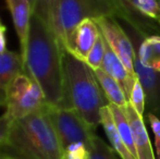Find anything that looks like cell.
Segmentation results:
<instances>
[{
	"instance_id": "1",
	"label": "cell",
	"mask_w": 160,
	"mask_h": 159,
	"mask_svg": "<svg viewBox=\"0 0 160 159\" xmlns=\"http://www.w3.org/2000/svg\"><path fill=\"white\" fill-rule=\"evenodd\" d=\"M64 46L55 31L33 14L23 53L25 70L42 89L50 107L64 105Z\"/></svg>"
},
{
	"instance_id": "2",
	"label": "cell",
	"mask_w": 160,
	"mask_h": 159,
	"mask_svg": "<svg viewBox=\"0 0 160 159\" xmlns=\"http://www.w3.org/2000/svg\"><path fill=\"white\" fill-rule=\"evenodd\" d=\"M47 110L13 121L6 142L0 146V157L61 159V145Z\"/></svg>"
},
{
	"instance_id": "3",
	"label": "cell",
	"mask_w": 160,
	"mask_h": 159,
	"mask_svg": "<svg viewBox=\"0 0 160 159\" xmlns=\"http://www.w3.org/2000/svg\"><path fill=\"white\" fill-rule=\"evenodd\" d=\"M64 109H73L94 130L100 124V111L109 105L95 72L84 61L64 50Z\"/></svg>"
},
{
	"instance_id": "4",
	"label": "cell",
	"mask_w": 160,
	"mask_h": 159,
	"mask_svg": "<svg viewBox=\"0 0 160 159\" xmlns=\"http://www.w3.org/2000/svg\"><path fill=\"white\" fill-rule=\"evenodd\" d=\"M122 15L117 0H59L52 28L64 46L72 31L84 20L102 17L122 19Z\"/></svg>"
},
{
	"instance_id": "5",
	"label": "cell",
	"mask_w": 160,
	"mask_h": 159,
	"mask_svg": "<svg viewBox=\"0 0 160 159\" xmlns=\"http://www.w3.org/2000/svg\"><path fill=\"white\" fill-rule=\"evenodd\" d=\"M49 107L42 89L25 69L7 88L3 115L12 122L46 111Z\"/></svg>"
},
{
	"instance_id": "6",
	"label": "cell",
	"mask_w": 160,
	"mask_h": 159,
	"mask_svg": "<svg viewBox=\"0 0 160 159\" xmlns=\"http://www.w3.org/2000/svg\"><path fill=\"white\" fill-rule=\"evenodd\" d=\"M47 113L62 149L74 143H84L91 147L96 130L89 127L75 110L49 107Z\"/></svg>"
},
{
	"instance_id": "7",
	"label": "cell",
	"mask_w": 160,
	"mask_h": 159,
	"mask_svg": "<svg viewBox=\"0 0 160 159\" xmlns=\"http://www.w3.org/2000/svg\"><path fill=\"white\" fill-rule=\"evenodd\" d=\"M97 26L100 30V33L105 37L106 42L110 46L114 53L120 58L127 70L133 75L137 77L134 69V61L136 58V49L133 45L128 34L124 28L118 23L116 17H102L94 20Z\"/></svg>"
},
{
	"instance_id": "8",
	"label": "cell",
	"mask_w": 160,
	"mask_h": 159,
	"mask_svg": "<svg viewBox=\"0 0 160 159\" xmlns=\"http://www.w3.org/2000/svg\"><path fill=\"white\" fill-rule=\"evenodd\" d=\"M99 36L100 30L95 21L86 19L72 31L69 38L67 39L64 48L75 58L85 61Z\"/></svg>"
},
{
	"instance_id": "9",
	"label": "cell",
	"mask_w": 160,
	"mask_h": 159,
	"mask_svg": "<svg viewBox=\"0 0 160 159\" xmlns=\"http://www.w3.org/2000/svg\"><path fill=\"white\" fill-rule=\"evenodd\" d=\"M134 69L145 93L148 112L154 113L160 119V71L144 67L137 59V56L134 61Z\"/></svg>"
},
{
	"instance_id": "10",
	"label": "cell",
	"mask_w": 160,
	"mask_h": 159,
	"mask_svg": "<svg viewBox=\"0 0 160 159\" xmlns=\"http://www.w3.org/2000/svg\"><path fill=\"white\" fill-rule=\"evenodd\" d=\"M130 27V38L133 42L137 44L136 56L144 67L152 69L155 71H160V36L152 35V36L144 37L139 32Z\"/></svg>"
},
{
	"instance_id": "11",
	"label": "cell",
	"mask_w": 160,
	"mask_h": 159,
	"mask_svg": "<svg viewBox=\"0 0 160 159\" xmlns=\"http://www.w3.org/2000/svg\"><path fill=\"white\" fill-rule=\"evenodd\" d=\"M123 110H124L125 115H127L131 129H132L133 132V138H134L135 147H136L137 158L156 159L154 152H152V143H150L143 117H141L136 112V110L133 108V106L130 102L123 108Z\"/></svg>"
},
{
	"instance_id": "12",
	"label": "cell",
	"mask_w": 160,
	"mask_h": 159,
	"mask_svg": "<svg viewBox=\"0 0 160 159\" xmlns=\"http://www.w3.org/2000/svg\"><path fill=\"white\" fill-rule=\"evenodd\" d=\"M24 69V58L21 52L7 50L0 55V107L6 106L7 88Z\"/></svg>"
},
{
	"instance_id": "13",
	"label": "cell",
	"mask_w": 160,
	"mask_h": 159,
	"mask_svg": "<svg viewBox=\"0 0 160 159\" xmlns=\"http://www.w3.org/2000/svg\"><path fill=\"white\" fill-rule=\"evenodd\" d=\"M7 6L12 17L14 30L20 42V49L23 56L28 42L31 19L33 15V8L28 0H6Z\"/></svg>"
},
{
	"instance_id": "14",
	"label": "cell",
	"mask_w": 160,
	"mask_h": 159,
	"mask_svg": "<svg viewBox=\"0 0 160 159\" xmlns=\"http://www.w3.org/2000/svg\"><path fill=\"white\" fill-rule=\"evenodd\" d=\"M100 69L109 75H111L114 80L118 81L119 84L121 85V87L124 91L128 102H130V95L132 93L133 86H134L135 82L138 77H134L133 75H131V73L127 70V68L120 60V58L110 48L108 42L107 46H106L105 58H103Z\"/></svg>"
},
{
	"instance_id": "15",
	"label": "cell",
	"mask_w": 160,
	"mask_h": 159,
	"mask_svg": "<svg viewBox=\"0 0 160 159\" xmlns=\"http://www.w3.org/2000/svg\"><path fill=\"white\" fill-rule=\"evenodd\" d=\"M100 124L102 125L103 130H105V133L109 140L110 144H111V147L117 152V154L120 156L121 159H136L130 153L128 147L123 143L120 133L118 131V127L116 125V122L113 120V117H112L109 105L101 109Z\"/></svg>"
},
{
	"instance_id": "16",
	"label": "cell",
	"mask_w": 160,
	"mask_h": 159,
	"mask_svg": "<svg viewBox=\"0 0 160 159\" xmlns=\"http://www.w3.org/2000/svg\"><path fill=\"white\" fill-rule=\"evenodd\" d=\"M94 72L102 88L103 94L109 102V105H116L120 108H124L130 102L118 81L114 80L111 75L106 73L101 69H98Z\"/></svg>"
},
{
	"instance_id": "17",
	"label": "cell",
	"mask_w": 160,
	"mask_h": 159,
	"mask_svg": "<svg viewBox=\"0 0 160 159\" xmlns=\"http://www.w3.org/2000/svg\"><path fill=\"white\" fill-rule=\"evenodd\" d=\"M109 107H110L112 117H113V120H114V122H116V125H117V127H118V131H119V133H120L123 143H124L125 146L128 147L130 153L136 159H138L137 158L134 138H133V132H132V129H131L130 122H128L124 110H123V108H120V107L116 106V105L110 104Z\"/></svg>"
},
{
	"instance_id": "18",
	"label": "cell",
	"mask_w": 160,
	"mask_h": 159,
	"mask_svg": "<svg viewBox=\"0 0 160 159\" xmlns=\"http://www.w3.org/2000/svg\"><path fill=\"white\" fill-rule=\"evenodd\" d=\"M58 3H59V0H36L33 9V14L37 15L39 19H42L45 23H47L52 28Z\"/></svg>"
},
{
	"instance_id": "19",
	"label": "cell",
	"mask_w": 160,
	"mask_h": 159,
	"mask_svg": "<svg viewBox=\"0 0 160 159\" xmlns=\"http://www.w3.org/2000/svg\"><path fill=\"white\" fill-rule=\"evenodd\" d=\"M130 2L143 17L160 25V3L158 0H130Z\"/></svg>"
},
{
	"instance_id": "20",
	"label": "cell",
	"mask_w": 160,
	"mask_h": 159,
	"mask_svg": "<svg viewBox=\"0 0 160 159\" xmlns=\"http://www.w3.org/2000/svg\"><path fill=\"white\" fill-rule=\"evenodd\" d=\"M91 158L89 159H121L120 156L111 146L107 145L99 136L95 135L92 141Z\"/></svg>"
},
{
	"instance_id": "21",
	"label": "cell",
	"mask_w": 160,
	"mask_h": 159,
	"mask_svg": "<svg viewBox=\"0 0 160 159\" xmlns=\"http://www.w3.org/2000/svg\"><path fill=\"white\" fill-rule=\"evenodd\" d=\"M106 46H107V42H106L105 37L102 36V34L100 33V36L97 39L95 46L93 47L89 55L87 56L86 60L84 61L92 70L96 71L101 68V64H102L106 53Z\"/></svg>"
},
{
	"instance_id": "22",
	"label": "cell",
	"mask_w": 160,
	"mask_h": 159,
	"mask_svg": "<svg viewBox=\"0 0 160 159\" xmlns=\"http://www.w3.org/2000/svg\"><path fill=\"white\" fill-rule=\"evenodd\" d=\"M130 104L136 110V112L141 117H143L146 108V98H145V93H144L143 86H142L138 79L135 82L132 89V93L130 95Z\"/></svg>"
},
{
	"instance_id": "23",
	"label": "cell",
	"mask_w": 160,
	"mask_h": 159,
	"mask_svg": "<svg viewBox=\"0 0 160 159\" xmlns=\"http://www.w3.org/2000/svg\"><path fill=\"white\" fill-rule=\"evenodd\" d=\"M89 146L84 143H74L62 149L61 159H89Z\"/></svg>"
},
{
	"instance_id": "24",
	"label": "cell",
	"mask_w": 160,
	"mask_h": 159,
	"mask_svg": "<svg viewBox=\"0 0 160 159\" xmlns=\"http://www.w3.org/2000/svg\"><path fill=\"white\" fill-rule=\"evenodd\" d=\"M147 120L152 127V131L155 136V147H156L157 159H160V119L152 112L147 113Z\"/></svg>"
},
{
	"instance_id": "25",
	"label": "cell",
	"mask_w": 160,
	"mask_h": 159,
	"mask_svg": "<svg viewBox=\"0 0 160 159\" xmlns=\"http://www.w3.org/2000/svg\"><path fill=\"white\" fill-rule=\"evenodd\" d=\"M11 124H12V121L9 120L6 116H0V146L6 142L9 132H10Z\"/></svg>"
},
{
	"instance_id": "26",
	"label": "cell",
	"mask_w": 160,
	"mask_h": 159,
	"mask_svg": "<svg viewBox=\"0 0 160 159\" xmlns=\"http://www.w3.org/2000/svg\"><path fill=\"white\" fill-rule=\"evenodd\" d=\"M7 27L2 24L0 25V55L7 51V39H6Z\"/></svg>"
},
{
	"instance_id": "27",
	"label": "cell",
	"mask_w": 160,
	"mask_h": 159,
	"mask_svg": "<svg viewBox=\"0 0 160 159\" xmlns=\"http://www.w3.org/2000/svg\"><path fill=\"white\" fill-rule=\"evenodd\" d=\"M28 2L31 3V6H32V8L34 9V6H35V2H36V0H28Z\"/></svg>"
},
{
	"instance_id": "28",
	"label": "cell",
	"mask_w": 160,
	"mask_h": 159,
	"mask_svg": "<svg viewBox=\"0 0 160 159\" xmlns=\"http://www.w3.org/2000/svg\"><path fill=\"white\" fill-rule=\"evenodd\" d=\"M0 25H2V23H1V20H0Z\"/></svg>"
},
{
	"instance_id": "29",
	"label": "cell",
	"mask_w": 160,
	"mask_h": 159,
	"mask_svg": "<svg viewBox=\"0 0 160 159\" xmlns=\"http://www.w3.org/2000/svg\"><path fill=\"white\" fill-rule=\"evenodd\" d=\"M0 159H4V158H1V157H0Z\"/></svg>"
},
{
	"instance_id": "30",
	"label": "cell",
	"mask_w": 160,
	"mask_h": 159,
	"mask_svg": "<svg viewBox=\"0 0 160 159\" xmlns=\"http://www.w3.org/2000/svg\"><path fill=\"white\" fill-rule=\"evenodd\" d=\"M158 1H159V3H160V0H158Z\"/></svg>"
}]
</instances>
